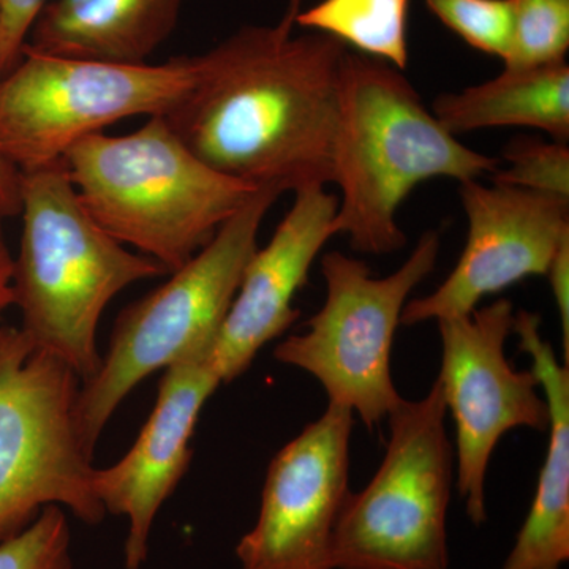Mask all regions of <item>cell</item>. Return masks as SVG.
<instances>
[{"label":"cell","instance_id":"cell-1","mask_svg":"<svg viewBox=\"0 0 569 569\" xmlns=\"http://www.w3.org/2000/svg\"><path fill=\"white\" fill-rule=\"evenodd\" d=\"M293 24L246 26L197 56V77L163 116L194 156L254 189L332 183L347 47Z\"/></svg>","mask_w":569,"mask_h":569},{"label":"cell","instance_id":"cell-2","mask_svg":"<svg viewBox=\"0 0 569 569\" xmlns=\"http://www.w3.org/2000/svg\"><path fill=\"white\" fill-rule=\"evenodd\" d=\"M498 160L467 148L427 110L411 82L378 59L347 50L340 69L332 183L340 189L336 234L351 249L389 254L407 236L397 212L419 183L475 181Z\"/></svg>","mask_w":569,"mask_h":569},{"label":"cell","instance_id":"cell-3","mask_svg":"<svg viewBox=\"0 0 569 569\" xmlns=\"http://www.w3.org/2000/svg\"><path fill=\"white\" fill-rule=\"evenodd\" d=\"M20 203L13 306L22 332L86 383L102 366L97 329L103 310L130 284L168 271L146 254L129 252L92 219L62 162L20 173Z\"/></svg>","mask_w":569,"mask_h":569},{"label":"cell","instance_id":"cell-4","mask_svg":"<svg viewBox=\"0 0 569 569\" xmlns=\"http://www.w3.org/2000/svg\"><path fill=\"white\" fill-rule=\"evenodd\" d=\"M86 211L123 246L178 271L261 189L213 170L163 116L132 133H97L62 159Z\"/></svg>","mask_w":569,"mask_h":569},{"label":"cell","instance_id":"cell-5","mask_svg":"<svg viewBox=\"0 0 569 569\" xmlns=\"http://www.w3.org/2000/svg\"><path fill=\"white\" fill-rule=\"evenodd\" d=\"M279 197L276 190H258L167 283L122 310L99 372L78 392V429L89 452L93 455L112 413L144 378L189 355L211 353L257 252L266 213Z\"/></svg>","mask_w":569,"mask_h":569},{"label":"cell","instance_id":"cell-6","mask_svg":"<svg viewBox=\"0 0 569 569\" xmlns=\"http://www.w3.org/2000/svg\"><path fill=\"white\" fill-rule=\"evenodd\" d=\"M197 56L111 63L24 48L0 78V160L18 173L62 162L77 142L137 116H168L192 89Z\"/></svg>","mask_w":569,"mask_h":569},{"label":"cell","instance_id":"cell-7","mask_svg":"<svg viewBox=\"0 0 569 569\" xmlns=\"http://www.w3.org/2000/svg\"><path fill=\"white\" fill-rule=\"evenodd\" d=\"M80 388L77 373L21 328L0 329V541L52 505L89 526L107 516L78 429Z\"/></svg>","mask_w":569,"mask_h":569},{"label":"cell","instance_id":"cell-8","mask_svg":"<svg viewBox=\"0 0 569 569\" xmlns=\"http://www.w3.org/2000/svg\"><path fill=\"white\" fill-rule=\"evenodd\" d=\"M438 380L388 417L383 462L337 522L332 569H448L455 451Z\"/></svg>","mask_w":569,"mask_h":569},{"label":"cell","instance_id":"cell-9","mask_svg":"<svg viewBox=\"0 0 569 569\" xmlns=\"http://www.w3.org/2000/svg\"><path fill=\"white\" fill-rule=\"evenodd\" d=\"M440 236H421L406 263L387 277H373L365 261L326 253L321 274L325 305L301 335L276 347L282 365L320 381L331 406L358 415L367 429L380 425L402 402L391 376V348L408 296L436 269Z\"/></svg>","mask_w":569,"mask_h":569},{"label":"cell","instance_id":"cell-10","mask_svg":"<svg viewBox=\"0 0 569 569\" xmlns=\"http://www.w3.org/2000/svg\"><path fill=\"white\" fill-rule=\"evenodd\" d=\"M515 318L512 302L498 299L467 316L437 321L443 347L437 380L456 425L459 493L477 526L488 519L486 479L498 441L519 427L549 429V407L537 377L516 370L505 351Z\"/></svg>","mask_w":569,"mask_h":569},{"label":"cell","instance_id":"cell-11","mask_svg":"<svg viewBox=\"0 0 569 569\" xmlns=\"http://www.w3.org/2000/svg\"><path fill=\"white\" fill-rule=\"evenodd\" d=\"M353 417L331 406L269 463L260 515L236 548L239 569H332L350 496Z\"/></svg>","mask_w":569,"mask_h":569},{"label":"cell","instance_id":"cell-12","mask_svg":"<svg viewBox=\"0 0 569 569\" xmlns=\"http://www.w3.org/2000/svg\"><path fill=\"white\" fill-rule=\"evenodd\" d=\"M468 238L451 274L433 293L410 299L400 325L467 316L489 295L530 276H546L569 238V201L475 179L460 183Z\"/></svg>","mask_w":569,"mask_h":569},{"label":"cell","instance_id":"cell-13","mask_svg":"<svg viewBox=\"0 0 569 569\" xmlns=\"http://www.w3.org/2000/svg\"><path fill=\"white\" fill-rule=\"evenodd\" d=\"M209 355L192 353L168 366L156 407L132 449L114 466L93 470V492L104 512L129 520L127 569H140L148 559L157 515L192 460L190 440L198 418L222 385Z\"/></svg>","mask_w":569,"mask_h":569},{"label":"cell","instance_id":"cell-14","mask_svg":"<svg viewBox=\"0 0 569 569\" xmlns=\"http://www.w3.org/2000/svg\"><path fill=\"white\" fill-rule=\"evenodd\" d=\"M337 203L339 198L325 187L296 192L271 241L250 258L209 355L222 383L242 376L258 351L301 316L295 298L321 249L336 236Z\"/></svg>","mask_w":569,"mask_h":569},{"label":"cell","instance_id":"cell-15","mask_svg":"<svg viewBox=\"0 0 569 569\" xmlns=\"http://www.w3.org/2000/svg\"><path fill=\"white\" fill-rule=\"evenodd\" d=\"M537 313H516L512 335L533 361L549 407V447L529 516L501 569H560L569 559V369L539 331Z\"/></svg>","mask_w":569,"mask_h":569},{"label":"cell","instance_id":"cell-16","mask_svg":"<svg viewBox=\"0 0 569 569\" xmlns=\"http://www.w3.org/2000/svg\"><path fill=\"white\" fill-rule=\"evenodd\" d=\"M183 0H51L28 50L111 63H148L178 24Z\"/></svg>","mask_w":569,"mask_h":569},{"label":"cell","instance_id":"cell-17","mask_svg":"<svg viewBox=\"0 0 569 569\" xmlns=\"http://www.w3.org/2000/svg\"><path fill=\"white\" fill-rule=\"evenodd\" d=\"M433 114L449 133L493 127H530L569 140V67L567 62L538 69L508 70L493 80L458 93H443Z\"/></svg>","mask_w":569,"mask_h":569},{"label":"cell","instance_id":"cell-18","mask_svg":"<svg viewBox=\"0 0 569 569\" xmlns=\"http://www.w3.org/2000/svg\"><path fill=\"white\" fill-rule=\"evenodd\" d=\"M410 0H321L299 11L295 26L350 44L367 58L406 70Z\"/></svg>","mask_w":569,"mask_h":569},{"label":"cell","instance_id":"cell-19","mask_svg":"<svg viewBox=\"0 0 569 569\" xmlns=\"http://www.w3.org/2000/svg\"><path fill=\"white\" fill-rule=\"evenodd\" d=\"M512 33L505 69L527 70L567 62L569 0H511Z\"/></svg>","mask_w":569,"mask_h":569},{"label":"cell","instance_id":"cell-20","mask_svg":"<svg viewBox=\"0 0 569 569\" xmlns=\"http://www.w3.org/2000/svg\"><path fill=\"white\" fill-rule=\"evenodd\" d=\"M508 168L493 171L490 181L569 201V149L565 142L520 138L503 149Z\"/></svg>","mask_w":569,"mask_h":569},{"label":"cell","instance_id":"cell-21","mask_svg":"<svg viewBox=\"0 0 569 569\" xmlns=\"http://www.w3.org/2000/svg\"><path fill=\"white\" fill-rule=\"evenodd\" d=\"M430 13L475 50L508 56L512 33L511 0H425Z\"/></svg>","mask_w":569,"mask_h":569},{"label":"cell","instance_id":"cell-22","mask_svg":"<svg viewBox=\"0 0 569 569\" xmlns=\"http://www.w3.org/2000/svg\"><path fill=\"white\" fill-rule=\"evenodd\" d=\"M0 569H73L63 508L41 509L26 529L0 541Z\"/></svg>","mask_w":569,"mask_h":569},{"label":"cell","instance_id":"cell-23","mask_svg":"<svg viewBox=\"0 0 569 569\" xmlns=\"http://www.w3.org/2000/svg\"><path fill=\"white\" fill-rule=\"evenodd\" d=\"M51 0H0V78L22 58L37 18Z\"/></svg>","mask_w":569,"mask_h":569},{"label":"cell","instance_id":"cell-24","mask_svg":"<svg viewBox=\"0 0 569 569\" xmlns=\"http://www.w3.org/2000/svg\"><path fill=\"white\" fill-rule=\"evenodd\" d=\"M20 174H0V318L13 306V257L3 234V219L20 212Z\"/></svg>","mask_w":569,"mask_h":569},{"label":"cell","instance_id":"cell-25","mask_svg":"<svg viewBox=\"0 0 569 569\" xmlns=\"http://www.w3.org/2000/svg\"><path fill=\"white\" fill-rule=\"evenodd\" d=\"M550 288H552L553 299H556L557 310H559L561 336H563L565 346V366H568L569 359V238L561 242L552 261H550L548 272Z\"/></svg>","mask_w":569,"mask_h":569},{"label":"cell","instance_id":"cell-26","mask_svg":"<svg viewBox=\"0 0 569 569\" xmlns=\"http://www.w3.org/2000/svg\"><path fill=\"white\" fill-rule=\"evenodd\" d=\"M301 2L302 0H290V3H288L287 13H284L283 20L293 22L296 20V14L301 11Z\"/></svg>","mask_w":569,"mask_h":569},{"label":"cell","instance_id":"cell-27","mask_svg":"<svg viewBox=\"0 0 569 569\" xmlns=\"http://www.w3.org/2000/svg\"><path fill=\"white\" fill-rule=\"evenodd\" d=\"M0 162H2V160H0Z\"/></svg>","mask_w":569,"mask_h":569}]
</instances>
